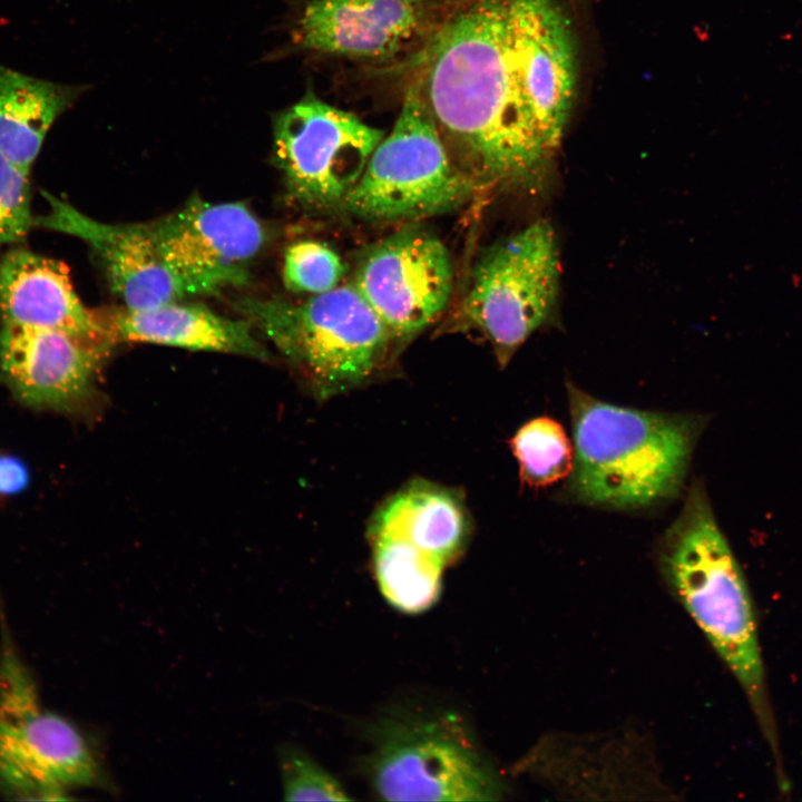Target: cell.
I'll list each match as a JSON object with an SVG mask.
<instances>
[{"label":"cell","instance_id":"cell-16","mask_svg":"<svg viewBox=\"0 0 802 802\" xmlns=\"http://www.w3.org/2000/svg\"><path fill=\"white\" fill-rule=\"evenodd\" d=\"M0 314L6 324L113 343L101 311L81 303L67 267L26 250L8 252L0 260Z\"/></svg>","mask_w":802,"mask_h":802},{"label":"cell","instance_id":"cell-9","mask_svg":"<svg viewBox=\"0 0 802 802\" xmlns=\"http://www.w3.org/2000/svg\"><path fill=\"white\" fill-rule=\"evenodd\" d=\"M0 694V784L18 793L62 799L69 789L104 784L81 732L48 712L19 675Z\"/></svg>","mask_w":802,"mask_h":802},{"label":"cell","instance_id":"cell-8","mask_svg":"<svg viewBox=\"0 0 802 802\" xmlns=\"http://www.w3.org/2000/svg\"><path fill=\"white\" fill-rule=\"evenodd\" d=\"M384 131L309 91L273 124V159L290 198L310 211L342 207Z\"/></svg>","mask_w":802,"mask_h":802},{"label":"cell","instance_id":"cell-17","mask_svg":"<svg viewBox=\"0 0 802 802\" xmlns=\"http://www.w3.org/2000/svg\"><path fill=\"white\" fill-rule=\"evenodd\" d=\"M108 338L114 344L140 342L268 360L270 353L256 339L248 320L219 315L200 304L168 302L155 307L101 311Z\"/></svg>","mask_w":802,"mask_h":802},{"label":"cell","instance_id":"cell-19","mask_svg":"<svg viewBox=\"0 0 802 802\" xmlns=\"http://www.w3.org/2000/svg\"><path fill=\"white\" fill-rule=\"evenodd\" d=\"M369 534L401 537L447 566L463 550L468 521L453 493L437 486L413 483L384 502Z\"/></svg>","mask_w":802,"mask_h":802},{"label":"cell","instance_id":"cell-13","mask_svg":"<svg viewBox=\"0 0 802 802\" xmlns=\"http://www.w3.org/2000/svg\"><path fill=\"white\" fill-rule=\"evenodd\" d=\"M113 346L60 331L2 323L0 371L21 402L72 412L96 395L98 372Z\"/></svg>","mask_w":802,"mask_h":802},{"label":"cell","instance_id":"cell-18","mask_svg":"<svg viewBox=\"0 0 802 802\" xmlns=\"http://www.w3.org/2000/svg\"><path fill=\"white\" fill-rule=\"evenodd\" d=\"M87 89L0 65V153L29 174L51 126Z\"/></svg>","mask_w":802,"mask_h":802},{"label":"cell","instance_id":"cell-14","mask_svg":"<svg viewBox=\"0 0 802 802\" xmlns=\"http://www.w3.org/2000/svg\"><path fill=\"white\" fill-rule=\"evenodd\" d=\"M43 196L49 212L35 218V226L86 242L97 255L109 287L125 307L150 309L187 295L163 261L148 223L98 222L48 193Z\"/></svg>","mask_w":802,"mask_h":802},{"label":"cell","instance_id":"cell-23","mask_svg":"<svg viewBox=\"0 0 802 802\" xmlns=\"http://www.w3.org/2000/svg\"><path fill=\"white\" fill-rule=\"evenodd\" d=\"M286 801H349L345 789L303 751L283 749L280 755Z\"/></svg>","mask_w":802,"mask_h":802},{"label":"cell","instance_id":"cell-12","mask_svg":"<svg viewBox=\"0 0 802 802\" xmlns=\"http://www.w3.org/2000/svg\"><path fill=\"white\" fill-rule=\"evenodd\" d=\"M508 19L522 96L555 153L577 90V50L570 22L554 0H508Z\"/></svg>","mask_w":802,"mask_h":802},{"label":"cell","instance_id":"cell-7","mask_svg":"<svg viewBox=\"0 0 802 802\" xmlns=\"http://www.w3.org/2000/svg\"><path fill=\"white\" fill-rule=\"evenodd\" d=\"M368 774L388 801H491L503 786L464 728L448 717H398L378 731Z\"/></svg>","mask_w":802,"mask_h":802},{"label":"cell","instance_id":"cell-15","mask_svg":"<svg viewBox=\"0 0 802 802\" xmlns=\"http://www.w3.org/2000/svg\"><path fill=\"white\" fill-rule=\"evenodd\" d=\"M421 0H311L294 27V43L313 52L388 59L428 27Z\"/></svg>","mask_w":802,"mask_h":802},{"label":"cell","instance_id":"cell-6","mask_svg":"<svg viewBox=\"0 0 802 802\" xmlns=\"http://www.w3.org/2000/svg\"><path fill=\"white\" fill-rule=\"evenodd\" d=\"M559 277L556 237L545 219L496 243L475 264L460 312L501 365L550 319Z\"/></svg>","mask_w":802,"mask_h":802},{"label":"cell","instance_id":"cell-5","mask_svg":"<svg viewBox=\"0 0 802 802\" xmlns=\"http://www.w3.org/2000/svg\"><path fill=\"white\" fill-rule=\"evenodd\" d=\"M477 188L449 151L417 79L342 207L366 221L414 219L453 211Z\"/></svg>","mask_w":802,"mask_h":802},{"label":"cell","instance_id":"cell-24","mask_svg":"<svg viewBox=\"0 0 802 802\" xmlns=\"http://www.w3.org/2000/svg\"><path fill=\"white\" fill-rule=\"evenodd\" d=\"M32 226L29 174L0 153V246L23 241Z\"/></svg>","mask_w":802,"mask_h":802},{"label":"cell","instance_id":"cell-10","mask_svg":"<svg viewBox=\"0 0 802 802\" xmlns=\"http://www.w3.org/2000/svg\"><path fill=\"white\" fill-rule=\"evenodd\" d=\"M160 256L187 295L242 286L266 229L243 203L190 198L178 211L148 223Z\"/></svg>","mask_w":802,"mask_h":802},{"label":"cell","instance_id":"cell-25","mask_svg":"<svg viewBox=\"0 0 802 802\" xmlns=\"http://www.w3.org/2000/svg\"><path fill=\"white\" fill-rule=\"evenodd\" d=\"M29 482L26 464L10 454H0V495L9 496L22 491Z\"/></svg>","mask_w":802,"mask_h":802},{"label":"cell","instance_id":"cell-4","mask_svg":"<svg viewBox=\"0 0 802 802\" xmlns=\"http://www.w3.org/2000/svg\"><path fill=\"white\" fill-rule=\"evenodd\" d=\"M235 305L321 397L350 389L373 374L392 339L353 284L303 302L250 296Z\"/></svg>","mask_w":802,"mask_h":802},{"label":"cell","instance_id":"cell-20","mask_svg":"<svg viewBox=\"0 0 802 802\" xmlns=\"http://www.w3.org/2000/svg\"><path fill=\"white\" fill-rule=\"evenodd\" d=\"M369 535L375 579L388 603L405 614L422 613L433 606L440 596L446 566L401 537Z\"/></svg>","mask_w":802,"mask_h":802},{"label":"cell","instance_id":"cell-3","mask_svg":"<svg viewBox=\"0 0 802 802\" xmlns=\"http://www.w3.org/2000/svg\"><path fill=\"white\" fill-rule=\"evenodd\" d=\"M658 561L668 586L737 679L775 747L754 606L702 482L692 483L679 514L662 536Z\"/></svg>","mask_w":802,"mask_h":802},{"label":"cell","instance_id":"cell-1","mask_svg":"<svg viewBox=\"0 0 802 802\" xmlns=\"http://www.w3.org/2000/svg\"><path fill=\"white\" fill-rule=\"evenodd\" d=\"M430 45L418 80L454 160L478 188L542 189L555 153L518 82L508 0H477Z\"/></svg>","mask_w":802,"mask_h":802},{"label":"cell","instance_id":"cell-21","mask_svg":"<svg viewBox=\"0 0 802 802\" xmlns=\"http://www.w3.org/2000/svg\"><path fill=\"white\" fill-rule=\"evenodd\" d=\"M521 481L542 488L566 478L574 467V446L563 426L549 417L526 422L509 441Z\"/></svg>","mask_w":802,"mask_h":802},{"label":"cell","instance_id":"cell-11","mask_svg":"<svg viewBox=\"0 0 802 802\" xmlns=\"http://www.w3.org/2000/svg\"><path fill=\"white\" fill-rule=\"evenodd\" d=\"M352 284L392 339H408L446 310L453 285L451 257L436 235L403 229L365 253Z\"/></svg>","mask_w":802,"mask_h":802},{"label":"cell","instance_id":"cell-2","mask_svg":"<svg viewBox=\"0 0 802 802\" xmlns=\"http://www.w3.org/2000/svg\"><path fill=\"white\" fill-rule=\"evenodd\" d=\"M574 436L570 499L634 510L683 489L704 415L643 411L604 402L567 382Z\"/></svg>","mask_w":802,"mask_h":802},{"label":"cell","instance_id":"cell-22","mask_svg":"<svg viewBox=\"0 0 802 802\" xmlns=\"http://www.w3.org/2000/svg\"><path fill=\"white\" fill-rule=\"evenodd\" d=\"M345 272L339 256L327 245L315 241L291 244L284 254L282 277L292 292L321 294L338 286Z\"/></svg>","mask_w":802,"mask_h":802}]
</instances>
